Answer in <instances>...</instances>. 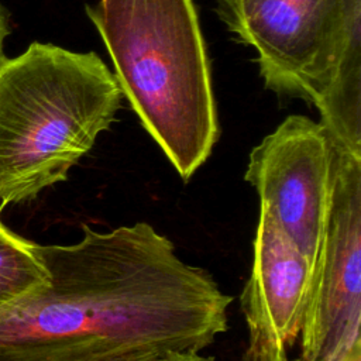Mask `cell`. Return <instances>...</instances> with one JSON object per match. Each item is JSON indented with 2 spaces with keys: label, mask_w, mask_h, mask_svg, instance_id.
<instances>
[{
  "label": "cell",
  "mask_w": 361,
  "mask_h": 361,
  "mask_svg": "<svg viewBox=\"0 0 361 361\" xmlns=\"http://www.w3.org/2000/svg\"><path fill=\"white\" fill-rule=\"evenodd\" d=\"M49 279L0 307V361H120L202 351L228 329L233 302L147 221L72 244H39Z\"/></svg>",
  "instance_id": "obj_1"
},
{
  "label": "cell",
  "mask_w": 361,
  "mask_h": 361,
  "mask_svg": "<svg viewBox=\"0 0 361 361\" xmlns=\"http://www.w3.org/2000/svg\"><path fill=\"white\" fill-rule=\"evenodd\" d=\"M86 14L110 55L121 94L188 182L220 134L193 0H99L86 4Z\"/></svg>",
  "instance_id": "obj_2"
},
{
  "label": "cell",
  "mask_w": 361,
  "mask_h": 361,
  "mask_svg": "<svg viewBox=\"0 0 361 361\" xmlns=\"http://www.w3.org/2000/svg\"><path fill=\"white\" fill-rule=\"evenodd\" d=\"M114 75L96 52L32 42L0 59V202L35 199L94 145L121 107Z\"/></svg>",
  "instance_id": "obj_3"
},
{
  "label": "cell",
  "mask_w": 361,
  "mask_h": 361,
  "mask_svg": "<svg viewBox=\"0 0 361 361\" xmlns=\"http://www.w3.org/2000/svg\"><path fill=\"white\" fill-rule=\"evenodd\" d=\"M216 11L255 51L265 87L314 107L350 37L361 30V0H216Z\"/></svg>",
  "instance_id": "obj_4"
},
{
  "label": "cell",
  "mask_w": 361,
  "mask_h": 361,
  "mask_svg": "<svg viewBox=\"0 0 361 361\" xmlns=\"http://www.w3.org/2000/svg\"><path fill=\"white\" fill-rule=\"evenodd\" d=\"M336 147L322 126L288 116L255 145L244 179L265 209L314 268L329 221Z\"/></svg>",
  "instance_id": "obj_5"
},
{
  "label": "cell",
  "mask_w": 361,
  "mask_h": 361,
  "mask_svg": "<svg viewBox=\"0 0 361 361\" xmlns=\"http://www.w3.org/2000/svg\"><path fill=\"white\" fill-rule=\"evenodd\" d=\"M361 159L336 149L333 199L300 329L305 361L361 347Z\"/></svg>",
  "instance_id": "obj_6"
},
{
  "label": "cell",
  "mask_w": 361,
  "mask_h": 361,
  "mask_svg": "<svg viewBox=\"0 0 361 361\" xmlns=\"http://www.w3.org/2000/svg\"><path fill=\"white\" fill-rule=\"evenodd\" d=\"M313 267L276 220L259 207L252 265L240 296L247 350L258 361H288L300 334Z\"/></svg>",
  "instance_id": "obj_7"
},
{
  "label": "cell",
  "mask_w": 361,
  "mask_h": 361,
  "mask_svg": "<svg viewBox=\"0 0 361 361\" xmlns=\"http://www.w3.org/2000/svg\"><path fill=\"white\" fill-rule=\"evenodd\" d=\"M0 204V307L42 288L49 275L39 244L30 241L1 220Z\"/></svg>",
  "instance_id": "obj_8"
},
{
  "label": "cell",
  "mask_w": 361,
  "mask_h": 361,
  "mask_svg": "<svg viewBox=\"0 0 361 361\" xmlns=\"http://www.w3.org/2000/svg\"><path fill=\"white\" fill-rule=\"evenodd\" d=\"M120 361H216L212 355H203L200 351H168L147 354Z\"/></svg>",
  "instance_id": "obj_9"
},
{
  "label": "cell",
  "mask_w": 361,
  "mask_h": 361,
  "mask_svg": "<svg viewBox=\"0 0 361 361\" xmlns=\"http://www.w3.org/2000/svg\"><path fill=\"white\" fill-rule=\"evenodd\" d=\"M8 32H10V28H8V21H7L6 10H4L3 6L0 4V59L4 58L3 47H4V39L7 38Z\"/></svg>",
  "instance_id": "obj_10"
},
{
  "label": "cell",
  "mask_w": 361,
  "mask_h": 361,
  "mask_svg": "<svg viewBox=\"0 0 361 361\" xmlns=\"http://www.w3.org/2000/svg\"><path fill=\"white\" fill-rule=\"evenodd\" d=\"M336 361H361V347H355L354 350L337 358Z\"/></svg>",
  "instance_id": "obj_11"
},
{
  "label": "cell",
  "mask_w": 361,
  "mask_h": 361,
  "mask_svg": "<svg viewBox=\"0 0 361 361\" xmlns=\"http://www.w3.org/2000/svg\"><path fill=\"white\" fill-rule=\"evenodd\" d=\"M243 361H258V360H257V358H255V357H254V355H252V354L245 348V353H244V355H243ZM288 361H305V360L299 355V357H296V358H293V360H292V358H289Z\"/></svg>",
  "instance_id": "obj_12"
}]
</instances>
